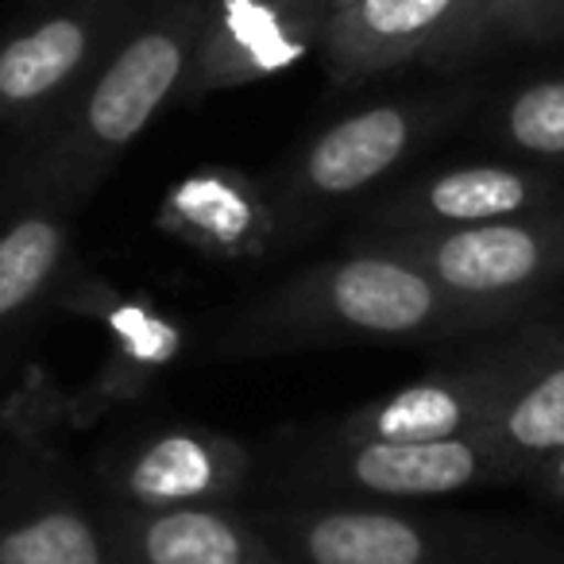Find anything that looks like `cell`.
<instances>
[{
    "label": "cell",
    "mask_w": 564,
    "mask_h": 564,
    "mask_svg": "<svg viewBox=\"0 0 564 564\" xmlns=\"http://www.w3.org/2000/svg\"><path fill=\"white\" fill-rule=\"evenodd\" d=\"M502 132L530 155L564 159V78L538 82L514 94L502 117Z\"/></svg>",
    "instance_id": "obj_17"
},
{
    "label": "cell",
    "mask_w": 564,
    "mask_h": 564,
    "mask_svg": "<svg viewBox=\"0 0 564 564\" xmlns=\"http://www.w3.org/2000/svg\"><path fill=\"white\" fill-rule=\"evenodd\" d=\"M545 476H549V484H553L556 491L564 495V453H553V456H549V464H545Z\"/></svg>",
    "instance_id": "obj_19"
},
{
    "label": "cell",
    "mask_w": 564,
    "mask_h": 564,
    "mask_svg": "<svg viewBox=\"0 0 564 564\" xmlns=\"http://www.w3.org/2000/svg\"><path fill=\"white\" fill-rule=\"evenodd\" d=\"M291 317L360 337H414L445 322L453 294L414 263L394 256H356L302 279Z\"/></svg>",
    "instance_id": "obj_2"
},
{
    "label": "cell",
    "mask_w": 564,
    "mask_h": 564,
    "mask_svg": "<svg viewBox=\"0 0 564 564\" xmlns=\"http://www.w3.org/2000/svg\"><path fill=\"white\" fill-rule=\"evenodd\" d=\"M495 445L484 433L445 441H356L348 476L371 495L425 499L471 487L487 471Z\"/></svg>",
    "instance_id": "obj_5"
},
{
    "label": "cell",
    "mask_w": 564,
    "mask_h": 564,
    "mask_svg": "<svg viewBox=\"0 0 564 564\" xmlns=\"http://www.w3.org/2000/svg\"><path fill=\"white\" fill-rule=\"evenodd\" d=\"M556 4H564V0H507V9H502V20H499V28L507 24V28H530L538 17H545V12H553Z\"/></svg>",
    "instance_id": "obj_18"
},
{
    "label": "cell",
    "mask_w": 564,
    "mask_h": 564,
    "mask_svg": "<svg viewBox=\"0 0 564 564\" xmlns=\"http://www.w3.org/2000/svg\"><path fill=\"white\" fill-rule=\"evenodd\" d=\"M325 4H329V12H333V9H345V4H352V0H325Z\"/></svg>",
    "instance_id": "obj_20"
},
{
    "label": "cell",
    "mask_w": 564,
    "mask_h": 564,
    "mask_svg": "<svg viewBox=\"0 0 564 564\" xmlns=\"http://www.w3.org/2000/svg\"><path fill=\"white\" fill-rule=\"evenodd\" d=\"M143 564H256L240 525L197 507H166L140 530Z\"/></svg>",
    "instance_id": "obj_12"
},
{
    "label": "cell",
    "mask_w": 564,
    "mask_h": 564,
    "mask_svg": "<svg viewBox=\"0 0 564 564\" xmlns=\"http://www.w3.org/2000/svg\"><path fill=\"white\" fill-rule=\"evenodd\" d=\"M487 399L476 383H417L352 417V441H445L487 430Z\"/></svg>",
    "instance_id": "obj_8"
},
{
    "label": "cell",
    "mask_w": 564,
    "mask_h": 564,
    "mask_svg": "<svg viewBox=\"0 0 564 564\" xmlns=\"http://www.w3.org/2000/svg\"><path fill=\"white\" fill-rule=\"evenodd\" d=\"M202 40V0H189L182 9L166 12L163 20L143 28L135 40H128L89 89L78 132L66 143V159L94 174L97 163H109L117 151H124L155 120V112L186 86L189 70H197Z\"/></svg>",
    "instance_id": "obj_1"
},
{
    "label": "cell",
    "mask_w": 564,
    "mask_h": 564,
    "mask_svg": "<svg viewBox=\"0 0 564 564\" xmlns=\"http://www.w3.org/2000/svg\"><path fill=\"white\" fill-rule=\"evenodd\" d=\"M456 0H352L325 17V63L333 82H360L368 74L417 58L441 32Z\"/></svg>",
    "instance_id": "obj_4"
},
{
    "label": "cell",
    "mask_w": 564,
    "mask_h": 564,
    "mask_svg": "<svg viewBox=\"0 0 564 564\" xmlns=\"http://www.w3.org/2000/svg\"><path fill=\"white\" fill-rule=\"evenodd\" d=\"M417 132V112L402 105H376L337 120L302 159V186L310 194L345 197L387 174Z\"/></svg>",
    "instance_id": "obj_6"
},
{
    "label": "cell",
    "mask_w": 564,
    "mask_h": 564,
    "mask_svg": "<svg viewBox=\"0 0 564 564\" xmlns=\"http://www.w3.org/2000/svg\"><path fill=\"white\" fill-rule=\"evenodd\" d=\"M66 232L51 217H24L0 232V322H9L51 282L63 263Z\"/></svg>",
    "instance_id": "obj_15"
},
{
    "label": "cell",
    "mask_w": 564,
    "mask_h": 564,
    "mask_svg": "<svg viewBox=\"0 0 564 564\" xmlns=\"http://www.w3.org/2000/svg\"><path fill=\"white\" fill-rule=\"evenodd\" d=\"M225 484L220 448L189 433L159 437L143 448L140 460L128 471V491L148 507H174L182 499H202Z\"/></svg>",
    "instance_id": "obj_14"
},
{
    "label": "cell",
    "mask_w": 564,
    "mask_h": 564,
    "mask_svg": "<svg viewBox=\"0 0 564 564\" xmlns=\"http://www.w3.org/2000/svg\"><path fill=\"white\" fill-rule=\"evenodd\" d=\"M0 564H105V549L82 514L43 510L0 533Z\"/></svg>",
    "instance_id": "obj_16"
},
{
    "label": "cell",
    "mask_w": 564,
    "mask_h": 564,
    "mask_svg": "<svg viewBox=\"0 0 564 564\" xmlns=\"http://www.w3.org/2000/svg\"><path fill=\"white\" fill-rule=\"evenodd\" d=\"M406 263L425 271L441 291L468 302H499L538 286L564 263V225H456L453 232H433L402 243Z\"/></svg>",
    "instance_id": "obj_3"
},
{
    "label": "cell",
    "mask_w": 564,
    "mask_h": 564,
    "mask_svg": "<svg viewBox=\"0 0 564 564\" xmlns=\"http://www.w3.org/2000/svg\"><path fill=\"white\" fill-rule=\"evenodd\" d=\"M491 430L484 433L495 453L510 448L522 456L564 453V356L549 360L530 383L514 387L487 410Z\"/></svg>",
    "instance_id": "obj_13"
},
{
    "label": "cell",
    "mask_w": 564,
    "mask_h": 564,
    "mask_svg": "<svg viewBox=\"0 0 564 564\" xmlns=\"http://www.w3.org/2000/svg\"><path fill=\"white\" fill-rule=\"evenodd\" d=\"M94 51L86 17H51L0 47V109H32L63 89Z\"/></svg>",
    "instance_id": "obj_9"
},
{
    "label": "cell",
    "mask_w": 564,
    "mask_h": 564,
    "mask_svg": "<svg viewBox=\"0 0 564 564\" xmlns=\"http://www.w3.org/2000/svg\"><path fill=\"white\" fill-rule=\"evenodd\" d=\"M538 186L525 174L507 166H460V171L437 174L422 186L417 202L430 220L441 225H487V220L518 217L533 205Z\"/></svg>",
    "instance_id": "obj_11"
},
{
    "label": "cell",
    "mask_w": 564,
    "mask_h": 564,
    "mask_svg": "<svg viewBox=\"0 0 564 564\" xmlns=\"http://www.w3.org/2000/svg\"><path fill=\"white\" fill-rule=\"evenodd\" d=\"M314 4L306 0H225L213 17L205 9V40L197 70L209 82H240L256 70H274L302 51L299 20Z\"/></svg>",
    "instance_id": "obj_7"
},
{
    "label": "cell",
    "mask_w": 564,
    "mask_h": 564,
    "mask_svg": "<svg viewBox=\"0 0 564 564\" xmlns=\"http://www.w3.org/2000/svg\"><path fill=\"white\" fill-rule=\"evenodd\" d=\"M310 564H430L433 545L414 522L379 510H337L302 525Z\"/></svg>",
    "instance_id": "obj_10"
}]
</instances>
